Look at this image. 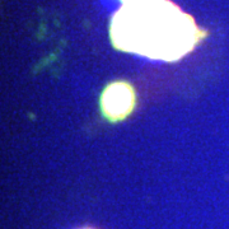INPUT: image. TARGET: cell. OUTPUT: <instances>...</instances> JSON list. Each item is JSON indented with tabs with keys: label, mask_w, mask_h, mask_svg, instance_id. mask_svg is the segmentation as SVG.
<instances>
[{
	"label": "cell",
	"mask_w": 229,
	"mask_h": 229,
	"mask_svg": "<svg viewBox=\"0 0 229 229\" xmlns=\"http://www.w3.org/2000/svg\"><path fill=\"white\" fill-rule=\"evenodd\" d=\"M205 36L195 19L171 0H130L109 24L114 49L168 63L190 54Z\"/></svg>",
	"instance_id": "6da1fadb"
},
{
	"label": "cell",
	"mask_w": 229,
	"mask_h": 229,
	"mask_svg": "<svg viewBox=\"0 0 229 229\" xmlns=\"http://www.w3.org/2000/svg\"><path fill=\"white\" fill-rule=\"evenodd\" d=\"M135 104V89L125 80H116L109 83L101 95L102 113L111 122L125 120L134 111Z\"/></svg>",
	"instance_id": "7a4b0ae2"
},
{
	"label": "cell",
	"mask_w": 229,
	"mask_h": 229,
	"mask_svg": "<svg viewBox=\"0 0 229 229\" xmlns=\"http://www.w3.org/2000/svg\"><path fill=\"white\" fill-rule=\"evenodd\" d=\"M122 1V4H125V3H127V1H130V0H121Z\"/></svg>",
	"instance_id": "3957f363"
}]
</instances>
